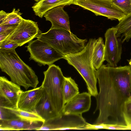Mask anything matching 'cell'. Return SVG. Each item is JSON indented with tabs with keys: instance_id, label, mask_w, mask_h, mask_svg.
I'll return each mask as SVG.
<instances>
[{
	"instance_id": "d4e9b609",
	"label": "cell",
	"mask_w": 131,
	"mask_h": 131,
	"mask_svg": "<svg viewBox=\"0 0 131 131\" xmlns=\"http://www.w3.org/2000/svg\"><path fill=\"white\" fill-rule=\"evenodd\" d=\"M19 46L18 44L7 39L0 42V49H15Z\"/></svg>"
},
{
	"instance_id": "5b68a950",
	"label": "cell",
	"mask_w": 131,
	"mask_h": 131,
	"mask_svg": "<svg viewBox=\"0 0 131 131\" xmlns=\"http://www.w3.org/2000/svg\"><path fill=\"white\" fill-rule=\"evenodd\" d=\"M43 73L44 78L41 85L55 112L60 116L62 114L65 104L63 88L65 77L58 66L52 64Z\"/></svg>"
},
{
	"instance_id": "30bf717a",
	"label": "cell",
	"mask_w": 131,
	"mask_h": 131,
	"mask_svg": "<svg viewBox=\"0 0 131 131\" xmlns=\"http://www.w3.org/2000/svg\"><path fill=\"white\" fill-rule=\"evenodd\" d=\"M117 29L112 27L107 29L105 34L104 59L109 66L117 67L121 59L122 52V42L116 34Z\"/></svg>"
},
{
	"instance_id": "8992f818",
	"label": "cell",
	"mask_w": 131,
	"mask_h": 131,
	"mask_svg": "<svg viewBox=\"0 0 131 131\" xmlns=\"http://www.w3.org/2000/svg\"><path fill=\"white\" fill-rule=\"evenodd\" d=\"M72 4L90 10L96 16H102L119 21L126 15L111 0H74Z\"/></svg>"
},
{
	"instance_id": "6da1fadb",
	"label": "cell",
	"mask_w": 131,
	"mask_h": 131,
	"mask_svg": "<svg viewBox=\"0 0 131 131\" xmlns=\"http://www.w3.org/2000/svg\"><path fill=\"white\" fill-rule=\"evenodd\" d=\"M100 91L94 113L95 124L118 126L127 129L123 115L125 102L131 96V72L129 65L113 67L102 64L96 72Z\"/></svg>"
},
{
	"instance_id": "3957f363",
	"label": "cell",
	"mask_w": 131,
	"mask_h": 131,
	"mask_svg": "<svg viewBox=\"0 0 131 131\" xmlns=\"http://www.w3.org/2000/svg\"><path fill=\"white\" fill-rule=\"evenodd\" d=\"M95 39H90L81 51L65 55L63 58L78 72L86 82L88 92L95 97L98 94L96 86L97 79L96 70L94 67L92 60Z\"/></svg>"
},
{
	"instance_id": "484cf974",
	"label": "cell",
	"mask_w": 131,
	"mask_h": 131,
	"mask_svg": "<svg viewBox=\"0 0 131 131\" xmlns=\"http://www.w3.org/2000/svg\"><path fill=\"white\" fill-rule=\"evenodd\" d=\"M18 25H7L0 26V34L13 30Z\"/></svg>"
},
{
	"instance_id": "4316f807",
	"label": "cell",
	"mask_w": 131,
	"mask_h": 131,
	"mask_svg": "<svg viewBox=\"0 0 131 131\" xmlns=\"http://www.w3.org/2000/svg\"><path fill=\"white\" fill-rule=\"evenodd\" d=\"M8 13H6L3 10L0 11V24H1L5 19L8 14Z\"/></svg>"
},
{
	"instance_id": "9a60e30c",
	"label": "cell",
	"mask_w": 131,
	"mask_h": 131,
	"mask_svg": "<svg viewBox=\"0 0 131 131\" xmlns=\"http://www.w3.org/2000/svg\"><path fill=\"white\" fill-rule=\"evenodd\" d=\"M74 0H39L35 3L32 8L35 14L42 18L50 9L57 6L69 5Z\"/></svg>"
},
{
	"instance_id": "ac0fdd59",
	"label": "cell",
	"mask_w": 131,
	"mask_h": 131,
	"mask_svg": "<svg viewBox=\"0 0 131 131\" xmlns=\"http://www.w3.org/2000/svg\"><path fill=\"white\" fill-rule=\"evenodd\" d=\"M44 123L42 121H32L17 118L10 120V125L11 130H38L42 126Z\"/></svg>"
},
{
	"instance_id": "4fadbf2b",
	"label": "cell",
	"mask_w": 131,
	"mask_h": 131,
	"mask_svg": "<svg viewBox=\"0 0 131 131\" xmlns=\"http://www.w3.org/2000/svg\"><path fill=\"white\" fill-rule=\"evenodd\" d=\"M43 92L41 86L31 90L23 91L18 100V109L36 113V108L42 96Z\"/></svg>"
},
{
	"instance_id": "2e32d148",
	"label": "cell",
	"mask_w": 131,
	"mask_h": 131,
	"mask_svg": "<svg viewBox=\"0 0 131 131\" xmlns=\"http://www.w3.org/2000/svg\"><path fill=\"white\" fill-rule=\"evenodd\" d=\"M35 111L36 113L45 120V122L59 116L53 110L44 90L42 96L36 106Z\"/></svg>"
},
{
	"instance_id": "cb8c5ba5",
	"label": "cell",
	"mask_w": 131,
	"mask_h": 131,
	"mask_svg": "<svg viewBox=\"0 0 131 131\" xmlns=\"http://www.w3.org/2000/svg\"><path fill=\"white\" fill-rule=\"evenodd\" d=\"M126 15L131 13V0H111Z\"/></svg>"
},
{
	"instance_id": "e0dca14e",
	"label": "cell",
	"mask_w": 131,
	"mask_h": 131,
	"mask_svg": "<svg viewBox=\"0 0 131 131\" xmlns=\"http://www.w3.org/2000/svg\"><path fill=\"white\" fill-rule=\"evenodd\" d=\"M115 27L117 29V37L122 43L128 42L131 38V13L126 15Z\"/></svg>"
},
{
	"instance_id": "44dd1931",
	"label": "cell",
	"mask_w": 131,
	"mask_h": 131,
	"mask_svg": "<svg viewBox=\"0 0 131 131\" xmlns=\"http://www.w3.org/2000/svg\"><path fill=\"white\" fill-rule=\"evenodd\" d=\"M7 108L16 118H20L32 121H39L45 122V120L36 113L28 112L18 109Z\"/></svg>"
},
{
	"instance_id": "8fae6325",
	"label": "cell",
	"mask_w": 131,
	"mask_h": 131,
	"mask_svg": "<svg viewBox=\"0 0 131 131\" xmlns=\"http://www.w3.org/2000/svg\"><path fill=\"white\" fill-rule=\"evenodd\" d=\"M23 91L20 86L9 81L5 77H0V107L17 109L20 96Z\"/></svg>"
},
{
	"instance_id": "9c48e42d",
	"label": "cell",
	"mask_w": 131,
	"mask_h": 131,
	"mask_svg": "<svg viewBox=\"0 0 131 131\" xmlns=\"http://www.w3.org/2000/svg\"><path fill=\"white\" fill-rule=\"evenodd\" d=\"M41 32L37 22L23 18L5 39L13 41L20 47L37 38Z\"/></svg>"
},
{
	"instance_id": "7a4b0ae2",
	"label": "cell",
	"mask_w": 131,
	"mask_h": 131,
	"mask_svg": "<svg viewBox=\"0 0 131 131\" xmlns=\"http://www.w3.org/2000/svg\"><path fill=\"white\" fill-rule=\"evenodd\" d=\"M0 68L12 82L26 90L36 88L39 83L35 72L20 59L15 49H0Z\"/></svg>"
},
{
	"instance_id": "603a6c76",
	"label": "cell",
	"mask_w": 131,
	"mask_h": 131,
	"mask_svg": "<svg viewBox=\"0 0 131 131\" xmlns=\"http://www.w3.org/2000/svg\"><path fill=\"white\" fill-rule=\"evenodd\" d=\"M123 113L125 121L128 129H131V96L125 103Z\"/></svg>"
},
{
	"instance_id": "7402d4cb",
	"label": "cell",
	"mask_w": 131,
	"mask_h": 131,
	"mask_svg": "<svg viewBox=\"0 0 131 131\" xmlns=\"http://www.w3.org/2000/svg\"><path fill=\"white\" fill-rule=\"evenodd\" d=\"M19 9L17 10L14 8L12 12L8 14L3 21L0 24V26L7 25H18L22 21L23 18Z\"/></svg>"
},
{
	"instance_id": "277c9868",
	"label": "cell",
	"mask_w": 131,
	"mask_h": 131,
	"mask_svg": "<svg viewBox=\"0 0 131 131\" xmlns=\"http://www.w3.org/2000/svg\"><path fill=\"white\" fill-rule=\"evenodd\" d=\"M37 38L64 55L81 51L87 41L86 39L79 38L71 31L61 29L50 28L46 32H41Z\"/></svg>"
},
{
	"instance_id": "83f0119b",
	"label": "cell",
	"mask_w": 131,
	"mask_h": 131,
	"mask_svg": "<svg viewBox=\"0 0 131 131\" xmlns=\"http://www.w3.org/2000/svg\"><path fill=\"white\" fill-rule=\"evenodd\" d=\"M127 61L128 62L129 66L130 68V71L131 72V58L129 60H127Z\"/></svg>"
},
{
	"instance_id": "d6986e66",
	"label": "cell",
	"mask_w": 131,
	"mask_h": 131,
	"mask_svg": "<svg viewBox=\"0 0 131 131\" xmlns=\"http://www.w3.org/2000/svg\"><path fill=\"white\" fill-rule=\"evenodd\" d=\"M105 60L104 44L102 38L99 37L95 39L93 51L92 61L95 68L98 69Z\"/></svg>"
},
{
	"instance_id": "52a82bcc",
	"label": "cell",
	"mask_w": 131,
	"mask_h": 131,
	"mask_svg": "<svg viewBox=\"0 0 131 131\" xmlns=\"http://www.w3.org/2000/svg\"><path fill=\"white\" fill-rule=\"evenodd\" d=\"M30 53V60H33L40 66H49L63 58L64 56L47 43L37 39L28 43L25 47Z\"/></svg>"
},
{
	"instance_id": "7c38bea8",
	"label": "cell",
	"mask_w": 131,
	"mask_h": 131,
	"mask_svg": "<svg viewBox=\"0 0 131 131\" xmlns=\"http://www.w3.org/2000/svg\"><path fill=\"white\" fill-rule=\"evenodd\" d=\"M91 96L89 92L78 94L65 104L62 114L82 115L90 108Z\"/></svg>"
},
{
	"instance_id": "ba28073f",
	"label": "cell",
	"mask_w": 131,
	"mask_h": 131,
	"mask_svg": "<svg viewBox=\"0 0 131 131\" xmlns=\"http://www.w3.org/2000/svg\"><path fill=\"white\" fill-rule=\"evenodd\" d=\"M88 123L82 115L62 114L54 119L45 122L38 130L87 129Z\"/></svg>"
},
{
	"instance_id": "5bb4252c",
	"label": "cell",
	"mask_w": 131,
	"mask_h": 131,
	"mask_svg": "<svg viewBox=\"0 0 131 131\" xmlns=\"http://www.w3.org/2000/svg\"><path fill=\"white\" fill-rule=\"evenodd\" d=\"M64 6H59L48 11L44 17L52 24L51 29H61L71 31L69 17L63 9Z\"/></svg>"
},
{
	"instance_id": "ffe728a7",
	"label": "cell",
	"mask_w": 131,
	"mask_h": 131,
	"mask_svg": "<svg viewBox=\"0 0 131 131\" xmlns=\"http://www.w3.org/2000/svg\"><path fill=\"white\" fill-rule=\"evenodd\" d=\"M79 93L78 85L75 81L70 77H65L63 88L65 104Z\"/></svg>"
}]
</instances>
